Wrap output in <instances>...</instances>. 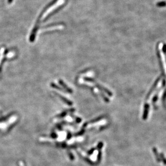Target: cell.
<instances>
[{
    "label": "cell",
    "mask_w": 166,
    "mask_h": 166,
    "mask_svg": "<svg viewBox=\"0 0 166 166\" xmlns=\"http://www.w3.org/2000/svg\"><path fill=\"white\" fill-rule=\"evenodd\" d=\"M62 2H63V1H62V0L61 1L60 0V1H59L58 2H57L56 4L52 5V6L50 9H48L44 13V15H43L42 17V20H45V19L46 18V17H47V16L51 13V12L53 11V10H55L57 7H58L60 5H61V3H62Z\"/></svg>",
    "instance_id": "cell-1"
},
{
    "label": "cell",
    "mask_w": 166,
    "mask_h": 166,
    "mask_svg": "<svg viewBox=\"0 0 166 166\" xmlns=\"http://www.w3.org/2000/svg\"><path fill=\"white\" fill-rule=\"evenodd\" d=\"M59 83H60V84H61V85H62V86L64 87V88H65V89H66L67 90H68V91H69V92H72V90H70V89L68 88V87H67L66 86V84H65V83H64L63 82H62V81H60Z\"/></svg>",
    "instance_id": "cell-2"
},
{
    "label": "cell",
    "mask_w": 166,
    "mask_h": 166,
    "mask_svg": "<svg viewBox=\"0 0 166 166\" xmlns=\"http://www.w3.org/2000/svg\"><path fill=\"white\" fill-rule=\"evenodd\" d=\"M166 5V3L165 2H159L157 4V5L159 7H163V6H165Z\"/></svg>",
    "instance_id": "cell-3"
},
{
    "label": "cell",
    "mask_w": 166,
    "mask_h": 166,
    "mask_svg": "<svg viewBox=\"0 0 166 166\" xmlns=\"http://www.w3.org/2000/svg\"><path fill=\"white\" fill-rule=\"evenodd\" d=\"M8 1H9V3H10V2H12V0H8Z\"/></svg>",
    "instance_id": "cell-4"
}]
</instances>
